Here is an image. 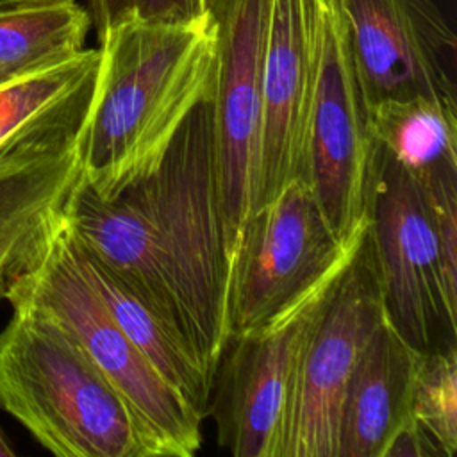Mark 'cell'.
I'll return each instance as SVG.
<instances>
[{
	"instance_id": "1",
	"label": "cell",
	"mask_w": 457,
	"mask_h": 457,
	"mask_svg": "<svg viewBox=\"0 0 457 457\" xmlns=\"http://www.w3.org/2000/svg\"><path fill=\"white\" fill-rule=\"evenodd\" d=\"M73 241L136 291L214 380L228 343V261L216 175L212 95L162 161L111 200L80 179L64 216Z\"/></svg>"
},
{
	"instance_id": "2",
	"label": "cell",
	"mask_w": 457,
	"mask_h": 457,
	"mask_svg": "<svg viewBox=\"0 0 457 457\" xmlns=\"http://www.w3.org/2000/svg\"><path fill=\"white\" fill-rule=\"evenodd\" d=\"M100 62L82 129V180L111 200L152 173L191 111L212 95L216 23L127 16L98 41Z\"/></svg>"
},
{
	"instance_id": "3",
	"label": "cell",
	"mask_w": 457,
	"mask_h": 457,
	"mask_svg": "<svg viewBox=\"0 0 457 457\" xmlns=\"http://www.w3.org/2000/svg\"><path fill=\"white\" fill-rule=\"evenodd\" d=\"M0 407L59 457H146L121 396L48 316L12 307L0 332Z\"/></svg>"
},
{
	"instance_id": "4",
	"label": "cell",
	"mask_w": 457,
	"mask_h": 457,
	"mask_svg": "<svg viewBox=\"0 0 457 457\" xmlns=\"http://www.w3.org/2000/svg\"><path fill=\"white\" fill-rule=\"evenodd\" d=\"M12 307L59 323L121 396L146 457H191L202 445L204 418L175 391L111 318L84 275L66 223L45 255L11 277Z\"/></svg>"
},
{
	"instance_id": "5",
	"label": "cell",
	"mask_w": 457,
	"mask_h": 457,
	"mask_svg": "<svg viewBox=\"0 0 457 457\" xmlns=\"http://www.w3.org/2000/svg\"><path fill=\"white\" fill-rule=\"evenodd\" d=\"M366 241L395 330L416 350L457 341V270L443 253L423 184L373 145L366 187Z\"/></svg>"
},
{
	"instance_id": "6",
	"label": "cell",
	"mask_w": 457,
	"mask_h": 457,
	"mask_svg": "<svg viewBox=\"0 0 457 457\" xmlns=\"http://www.w3.org/2000/svg\"><path fill=\"white\" fill-rule=\"evenodd\" d=\"M364 236L366 227L337 239L309 184L291 180L271 202L252 211L243 225L228 280V339L273 325L328 287L350 264Z\"/></svg>"
},
{
	"instance_id": "7",
	"label": "cell",
	"mask_w": 457,
	"mask_h": 457,
	"mask_svg": "<svg viewBox=\"0 0 457 457\" xmlns=\"http://www.w3.org/2000/svg\"><path fill=\"white\" fill-rule=\"evenodd\" d=\"M384 318L366 236L327 289L298 348L278 457H336L348 378Z\"/></svg>"
},
{
	"instance_id": "8",
	"label": "cell",
	"mask_w": 457,
	"mask_h": 457,
	"mask_svg": "<svg viewBox=\"0 0 457 457\" xmlns=\"http://www.w3.org/2000/svg\"><path fill=\"white\" fill-rule=\"evenodd\" d=\"M271 5L273 0H223L214 18L212 121L228 275L243 225L255 204L262 64Z\"/></svg>"
},
{
	"instance_id": "9",
	"label": "cell",
	"mask_w": 457,
	"mask_h": 457,
	"mask_svg": "<svg viewBox=\"0 0 457 457\" xmlns=\"http://www.w3.org/2000/svg\"><path fill=\"white\" fill-rule=\"evenodd\" d=\"M345 29L325 0L307 120L305 180L337 239L366 227V187L373 143Z\"/></svg>"
},
{
	"instance_id": "10",
	"label": "cell",
	"mask_w": 457,
	"mask_h": 457,
	"mask_svg": "<svg viewBox=\"0 0 457 457\" xmlns=\"http://www.w3.org/2000/svg\"><path fill=\"white\" fill-rule=\"evenodd\" d=\"M366 111L414 96L457 104V37L434 0H330Z\"/></svg>"
},
{
	"instance_id": "11",
	"label": "cell",
	"mask_w": 457,
	"mask_h": 457,
	"mask_svg": "<svg viewBox=\"0 0 457 457\" xmlns=\"http://www.w3.org/2000/svg\"><path fill=\"white\" fill-rule=\"evenodd\" d=\"M328 287L273 325L228 339L230 352L221 353L214 371L209 412L218 443L232 455L278 457L298 348Z\"/></svg>"
},
{
	"instance_id": "12",
	"label": "cell",
	"mask_w": 457,
	"mask_h": 457,
	"mask_svg": "<svg viewBox=\"0 0 457 457\" xmlns=\"http://www.w3.org/2000/svg\"><path fill=\"white\" fill-rule=\"evenodd\" d=\"M323 9L325 0H273L262 64L253 211L303 175Z\"/></svg>"
},
{
	"instance_id": "13",
	"label": "cell",
	"mask_w": 457,
	"mask_h": 457,
	"mask_svg": "<svg viewBox=\"0 0 457 457\" xmlns=\"http://www.w3.org/2000/svg\"><path fill=\"white\" fill-rule=\"evenodd\" d=\"M86 116L36 129L0 146V250L18 259L20 271L45 255L64 223L82 179Z\"/></svg>"
},
{
	"instance_id": "14",
	"label": "cell",
	"mask_w": 457,
	"mask_h": 457,
	"mask_svg": "<svg viewBox=\"0 0 457 457\" xmlns=\"http://www.w3.org/2000/svg\"><path fill=\"white\" fill-rule=\"evenodd\" d=\"M420 350L386 316L368 339L343 395L336 457H384L409 418V396Z\"/></svg>"
},
{
	"instance_id": "15",
	"label": "cell",
	"mask_w": 457,
	"mask_h": 457,
	"mask_svg": "<svg viewBox=\"0 0 457 457\" xmlns=\"http://www.w3.org/2000/svg\"><path fill=\"white\" fill-rule=\"evenodd\" d=\"M73 246L84 275L121 332L148 359L157 373L205 418L209 414L212 377L193 348L116 273L86 253L75 241Z\"/></svg>"
},
{
	"instance_id": "16",
	"label": "cell",
	"mask_w": 457,
	"mask_h": 457,
	"mask_svg": "<svg viewBox=\"0 0 457 457\" xmlns=\"http://www.w3.org/2000/svg\"><path fill=\"white\" fill-rule=\"evenodd\" d=\"M100 62L98 48L79 54L0 84V146L89 111Z\"/></svg>"
},
{
	"instance_id": "17",
	"label": "cell",
	"mask_w": 457,
	"mask_h": 457,
	"mask_svg": "<svg viewBox=\"0 0 457 457\" xmlns=\"http://www.w3.org/2000/svg\"><path fill=\"white\" fill-rule=\"evenodd\" d=\"M89 29L75 0L0 4V84L79 54Z\"/></svg>"
},
{
	"instance_id": "18",
	"label": "cell",
	"mask_w": 457,
	"mask_h": 457,
	"mask_svg": "<svg viewBox=\"0 0 457 457\" xmlns=\"http://www.w3.org/2000/svg\"><path fill=\"white\" fill-rule=\"evenodd\" d=\"M366 118L371 143L412 175L457 166V104L428 96L384 100Z\"/></svg>"
},
{
	"instance_id": "19",
	"label": "cell",
	"mask_w": 457,
	"mask_h": 457,
	"mask_svg": "<svg viewBox=\"0 0 457 457\" xmlns=\"http://www.w3.org/2000/svg\"><path fill=\"white\" fill-rule=\"evenodd\" d=\"M409 420L428 437L439 457L457 448V348L421 352L409 396Z\"/></svg>"
},
{
	"instance_id": "20",
	"label": "cell",
	"mask_w": 457,
	"mask_h": 457,
	"mask_svg": "<svg viewBox=\"0 0 457 457\" xmlns=\"http://www.w3.org/2000/svg\"><path fill=\"white\" fill-rule=\"evenodd\" d=\"M223 0H130L129 16L150 23H212Z\"/></svg>"
},
{
	"instance_id": "21",
	"label": "cell",
	"mask_w": 457,
	"mask_h": 457,
	"mask_svg": "<svg viewBox=\"0 0 457 457\" xmlns=\"http://www.w3.org/2000/svg\"><path fill=\"white\" fill-rule=\"evenodd\" d=\"M86 9L100 41L111 27L129 16L130 0H86Z\"/></svg>"
},
{
	"instance_id": "22",
	"label": "cell",
	"mask_w": 457,
	"mask_h": 457,
	"mask_svg": "<svg viewBox=\"0 0 457 457\" xmlns=\"http://www.w3.org/2000/svg\"><path fill=\"white\" fill-rule=\"evenodd\" d=\"M18 271H20L18 259L7 250H0V296L5 295L11 277H14Z\"/></svg>"
},
{
	"instance_id": "23",
	"label": "cell",
	"mask_w": 457,
	"mask_h": 457,
	"mask_svg": "<svg viewBox=\"0 0 457 457\" xmlns=\"http://www.w3.org/2000/svg\"><path fill=\"white\" fill-rule=\"evenodd\" d=\"M14 455H16V450L12 448L11 439L7 437L4 428L0 427V457H14Z\"/></svg>"
},
{
	"instance_id": "24",
	"label": "cell",
	"mask_w": 457,
	"mask_h": 457,
	"mask_svg": "<svg viewBox=\"0 0 457 457\" xmlns=\"http://www.w3.org/2000/svg\"><path fill=\"white\" fill-rule=\"evenodd\" d=\"M11 2H23V0H0V4H11Z\"/></svg>"
}]
</instances>
